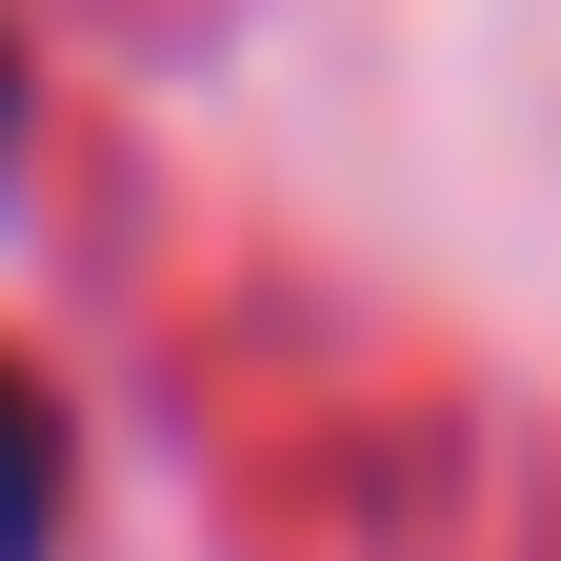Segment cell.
<instances>
[{"label": "cell", "instance_id": "6da1fadb", "mask_svg": "<svg viewBox=\"0 0 561 561\" xmlns=\"http://www.w3.org/2000/svg\"><path fill=\"white\" fill-rule=\"evenodd\" d=\"M0 561H60V401L0 362Z\"/></svg>", "mask_w": 561, "mask_h": 561}, {"label": "cell", "instance_id": "7a4b0ae2", "mask_svg": "<svg viewBox=\"0 0 561 561\" xmlns=\"http://www.w3.org/2000/svg\"><path fill=\"white\" fill-rule=\"evenodd\" d=\"M0 140H21V60H0Z\"/></svg>", "mask_w": 561, "mask_h": 561}]
</instances>
